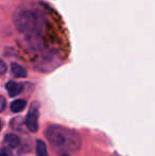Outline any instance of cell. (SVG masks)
<instances>
[{
    "label": "cell",
    "instance_id": "obj_1",
    "mask_svg": "<svg viewBox=\"0 0 155 156\" xmlns=\"http://www.w3.org/2000/svg\"><path fill=\"white\" fill-rule=\"evenodd\" d=\"M46 137L54 150L62 153L76 152L82 144L81 136L77 131L61 125H51L48 127L46 129Z\"/></svg>",
    "mask_w": 155,
    "mask_h": 156
},
{
    "label": "cell",
    "instance_id": "obj_2",
    "mask_svg": "<svg viewBox=\"0 0 155 156\" xmlns=\"http://www.w3.org/2000/svg\"><path fill=\"white\" fill-rule=\"evenodd\" d=\"M13 23L18 32L26 34L35 30L38 25V15L29 9H16L13 13Z\"/></svg>",
    "mask_w": 155,
    "mask_h": 156
},
{
    "label": "cell",
    "instance_id": "obj_3",
    "mask_svg": "<svg viewBox=\"0 0 155 156\" xmlns=\"http://www.w3.org/2000/svg\"><path fill=\"white\" fill-rule=\"evenodd\" d=\"M38 118H39L38 107L35 105V103H33L32 106L30 107L27 118H26V126L32 133H35V132L38 131Z\"/></svg>",
    "mask_w": 155,
    "mask_h": 156
},
{
    "label": "cell",
    "instance_id": "obj_4",
    "mask_svg": "<svg viewBox=\"0 0 155 156\" xmlns=\"http://www.w3.org/2000/svg\"><path fill=\"white\" fill-rule=\"evenodd\" d=\"M5 89H6V91H8L9 96L14 98V97L18 96L19 94H21V91L23 90V85L21 84V83L10 81V82L6 83Z\"/></svg>",
    "mask_w": 155,
    "mask_h": 156
},
{
    "label": "cell",
    "instance_id": "obj_5",
    "mask_svg": "<svg viewBox=\"0 0 155 156\" xmlns=\"http://www.w3.org/2000/svg\"><path fill=\"white\" fill-rule=\"evenodd\" d=\"M11 71H12V74L15 76V78H19L23 79L26 78L28 76V71L25 67H23L21 65L17 63H12L11 64Z\"/></svg>",
    "mask_w": 155,
    "mask_h": 156
},
{
    "label": "cell",
    "instance_id": "obj_6",
    "mask_svg": "<svg viewBox=\"0 0 155 156\" xmlns=\"http://www.w3.org/2000/svg\"><path fill=\"white\" fill-rule=\"evenodd\" d=\"M27 106V101L23 99H17V100L13 101L11 104V111L13 113H20Z\"/></svg>",
    "mask_w": 155,
    "mask_h": 156
},
{
    "label": "cell",
    "instance_id": "obj_7",
    "mask_svg": "<svg viewBox=\"0 0 155 156\" xmlns=\"http://www.w3.org/2000/svg\"><path fill=\"white\" fill-rule=\"evenodd\" d=\"M4 141H5V144L9 147V148L14 149V148H16V147L19 144V142H20V139H19V137L17 135H14V134H10V135H6L5 136V139H4Z\"/></svg>",
    "mask_w": 155,
    "mask_h": 156
},
{
    "label": "cell",
    "instance_id": "obj_8",
    "mask_svg": "<svg viewBox=\"0 0 155 156\" xmlns=\"http://www.w3.org/2000/svg\"><path fill=\"white\" fill-rule=\"evenodd\" d=\"M36 155L37 156H49L47 151V146H46L45 141L38 139L36 141Z\"/></svg>",
    "mask_w": 155,
    "mask_h": 156
},
{
    "label": "cell",
    "instance_id": "obj_9",
    "mask_svg": "<svg viewBox=\"0 0 155 156\" xmlns=\"http://www.w3.org/2000/svg\"><path fill=\"white\" fill-rule=\"evenodd\" d=\"M6 107V100L2 96H0V113L3 112Z\"/></svg>",
    "mask_w": 155,
    "mask_h": 156
},
{
    "label": "cell",
    "instance_id": "obj_10",
    "mask_svg": "<svg viewBox=\"0 0 155 156\" xmlns=\"http://www.w3.org/2000/svg\"><path fill=\"white\" fill-rule=\"evenodd\" d=\"M5 70H6L5 64H4V62H2V61L0 60V74H3L4 72H5Z\"/></svg>",
    "mask_w": 155,
    "mask_h": 156
},
{
    "label": "cell",
    "instance_id": "obj_11",
    "mask_svg": "<svg viewBox=\"0 0 155 156\" xmlns=\"http://www.w3.org/2000/svg\"><path fill=\"white\" fill-rule=\"evenodd\" d=\"M0 156H13V155L9 150H3L0 152Z\"/></svg>",
    "mask_w": 155,
    "mask_h": 156
},
{
    "label": "cell",
    "instance_id": "obj_12",
    "mask_svg": "<svg viewBox=\"0 0 155 156\" xmlns=\"http://www.w3.org/2000/svg\"><path fill=\"white\" fill-rule=\"evenodd\" d=\"M61 156H69V155H68V153H63Z\"/></svg>",
    "mask_w": 155,
    "mask_h": 156
},
{
    "label": "cell",
    "instance_id": "obj_13",
    "mask_svg": "<svg viewBox=\"0 0 155 156\" xmlns=\"http://www.w3.org/2000/svg\"><path fill=\"white\" fill-rule=\"evenodd\" d=\"M1 127H2V122H1V120H0V129H1Z\"/></svg>",
    "mask_w": 155,
    "mask_h": 156
},
{
    "label": "cell",
    "instance_id": "obj_14",
    "mask_svg": "<svg viewBox=\"0 0 155 156\" xmlns=\"http://www.w3.org/2000/svg\"><path fill=\"white\" fill-rule=\"evenodd\" d=\"M113 156H119V155H117V154H114V155H113Z\"/></svg>",
    "mask_w": 155,
    "mask_h": 156
}]
</instances>
